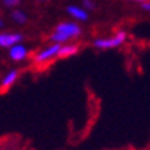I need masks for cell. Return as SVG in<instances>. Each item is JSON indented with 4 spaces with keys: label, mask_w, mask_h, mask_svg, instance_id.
<instances>
[{
    "label": "cell",
    "mask_w": 150,
    "mask_h": 150,
    "mask_svg": "<svg viewBox=\"0 0 150 150\" xmlns=\"http://www.w3.org/2000/svg\"><path fill=\"white\" fill-rule=\"evenodd\" d=\"M127 40V33L120 30L114 35L113 37H109V39H96L94 41V46L96 48H102V50H108V48H116V47H120L124 41Z\"/></svg>",
    "instance_id": "cell-1"
},
{
    "label": "cell",
    "mask_w": 150,
    "mask_h": 150,
    "mask_svg": "<svg viewBox=\"0 0 150 150\" xmlns=\"http://www.w3.org/2000/svg\"><path fill=\"white\" fill-rule=\"evenodd\" d=\"M59 50H61V44L55 43L52 46L47 47V48H44L43 51H40V52L35 57V62H36V64H44L47 61H50V59L58 57Z\"/></svg>",
    "instance_id": "cell-2"
},
{
    "label": "cell",
    "mask_w": 150,
    "mask_h": 150,
    "mask_svg": "<svg viewBox=\"0 0 150 150\" xmlns=\"http://www.w3.org/2000/svg\"><path fill=\"white\" fill-rule=\"evenodd\" d=\"M55 32H59L65 35L68 39H72V37H77L81 35V29L77 23L73 22H62L59 23L58 26L55 28Z\"/></svg>",
    "instance_id": "cell-3"
},
{
    "label": "cell",
    "mask_w": 150,
    "mask_h": 150,
    "mask_svg": "<svg viewBox=\"0 0 150 150\" xmlns=\"http://www.w3.org/2000/svg\"><path fill=\"white\" fill-rule=\"evenodd\" d=\"M22 40L19 33H0V47H13Z\"/></svg>",
    "instance_id": "cell-4"
},
{
    "label": "cell",
    "mask_w": 150,
    "mask_h": 150,
    "mask_svg": "<svg viewBox=\"0 0 150 150\" xmlns=\"http://www.w3.org/2000/svg\"><path fill=\"white\" fill-rule=\"evenodd\" d=\"M28 57V50L26 47L22 46V44H15V46L10 47V58L13 59V61H23V59Z\"/></svg>",
    "instance_id": "cell-5"
},
{
    "label": "cell",
    "mask_w": 150,
    "mask_h": 150,
    "mask_svg": "<svg viewBox=\"0 0 150 150\" xmlns=\"http://www.w3.org/2000/svg\"><path fill=\"white\" fill-rule=\"evenodd\" d=\"M68 13L74 17L79 21H87L88 19V14H87L86 10L80 8V7H76V6H69L68 7Z\"/></svg>",
    "instance_id": "cell-6"
},
{
    "label": "cell",
    "mask_w": 150,
    "mask_h": 150,
    "mask_svg": "<svg viewBox=\"0 0 150 150\" xmlns=\"http://www.w3.org/2000/svg\"><path fill=\"white\" fill-rule=\"evenodd\" d=\"M79 51V47L74 46V44H69V46H61V50L58 52L59 58H68V57H72Z\"/></svg>",
    "instance_id": "cell-7"
},
{
    "label": "cell",
    "mask_w": 150,
    "mask_h": 150,
    "mask_svg": "<svg viewBox=\"0 0 150 150\" xmlns=\"http://www.w3.org/2000/svg\"><path fill=\"white\" fill-rule=\"evenodd\" d=\"M17 77H18V72H17V70H11V72H8L7 74H6V77L3 79V81H1V88H3V90L10 88V87L15 83Z\"/></svg>",
    "instance_id": "cell-8"
},
{
    "label": "cell",
    "mask_w": 150,
    "mask_h": 150,
    "mask_svg": "<svg viewBox=\"0 0 150 150\" xmlns=\"http://www.w3.org/2000/svg\"><path fill=\"white\" fill-rule=\"evenodd\" d=\"M11 18L15 21L17 23H25L26 22V14L23 13V11H14L11 14Z\"/></svg>",
    "instance_id": "cell-9"
},
{
    "label": "cell",
    "mask_w": 150,
    "mask_h": 150,
    "mask_svg": "<svg viewBox=\"0 0 150 150\" xmlns=\"http://www.w3.org/2000/svg\"><path fill=\"white\" fill-rule=\"evenodd\" d=\"M51 40L54 41V43H58V44H61V43H65V41H68L69 39L65 36V35H62V33L54 32L52 35H51Z\"/></svg>",
    "instance_id": "cell-10"
},
{
    "label": "cell",
    "mask_w": 150,
    "mask_h": 150,
    "mask_svg": "<svg viewBox=\"0 0 150 150\" xmlns=\"http://www.w3.org/2000/svg\"><path fill=\"white\" fill-rule=\"evenodd\" d=\"M83 3H84V7H86L87 10H94L95 8V6H94V3H92L91 0H84Z\"/></svg>",
    "instance_id": "cell-11"
},
{
    "label": "cell",
    "mask_w": 150,
    "mask_h": 150,
    "mask_svg": "<svg viewBox=\"0 0 150 150\" xmlns=\"http://www.w3.org/2000/svg\"><path fill=\"white\" fill-rule=\"evenodd\" d=\"M19 3V0H4V4L11 7V6H17Z\"/></svg>",
    "instance_id": "cell-12"
},
{
    "label": "cell",
    "mask_w": 150,
    "mask_h": 150,
    "mask_svg": "<svg viewBox=\"0 0 150 150\" xmlns=\"http://www.w3.org/2000/svg\"><path fill=\"white\" fill-rule=\"evenodd\" d=\"M142 8L147 11V13H150V1H143L142 3Z\"/></svg>",
    "instance_id": "cell-13"
},
{
    "label": "cell",
    "mask_w": 150,
    "mask_h": 150,
    "mask_svg": "<svg viewBox=\"0 0 150 150\" xmlns=\"http://www.w3.org/2000/svg\"><path fill=\"white\" fill-rule=\"evenodd\" d=\"M132 1H139V3H143L145 0H132Z\"/></svg>",
    "instance_id": "cell-14"
},
{
    "label": "cell",
    "mask_w": 150,
    "mask_h": 150,
    "mask_svg": "<svg viewBox=\"0 0 150 150\" xmlns=\"http://www.w3.org/2000/svg\"><path fill=\"white\" fill-rule=\"evenodd\" d=\"M0 26H3V21L1 19H0Z\"/></svg>",
    "instance_id": "cell-15"
}]
</instances>
